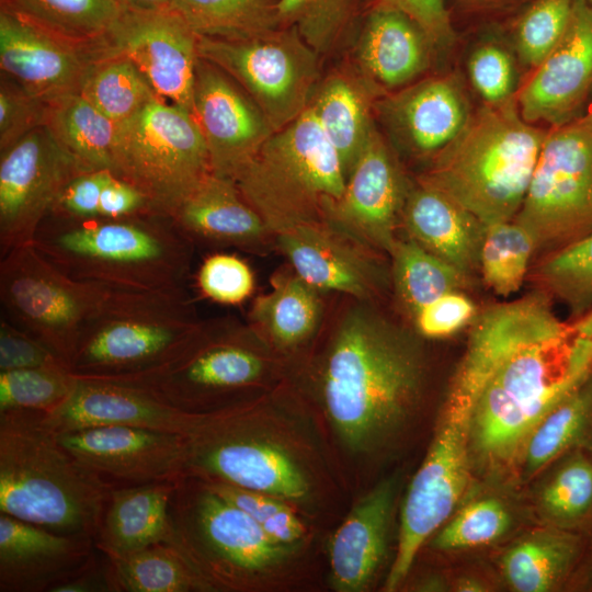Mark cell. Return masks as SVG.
<instances>
[{"label": "cell", "instance_id": "obj_51", "mask_svg": "<svg viewBox=\"0 0 592 592\" xmlns=\"http://www.w3.org/2000/svg\"><path fill=\"white\" fill-rule=\"evenodd\" d=\"M46 109V103L30 95L10 78L1 75L0 151L44 125Z\"/></svg>", "mask_w": 592, "mask_h": 592}, {"label": "cell", "instance_id": "obj_21", "mask_svg": "<svg viewBox=\"0 0 592 592\" xmlns=\"http://www.w3.org/2000/svg\"><path fill=\"white\" fill-rule=\"evenodd\" d=\"M193 115L206 140L212 172L231 180L274 133L240 86L202 58L196 66Z\"/></svg>", "mask_w": 592, "mask_h": 592}, {"label": "cell", "instance_id": "obj_57", "mask_svg": "<svg viewBox=\"0 0 592 592\" xmlns=\"http://www.w3.org/2000/svg\"><path fill=\"white\" fill-rule=\"evenodd\" d=\"M53 592H115L107 556L96 548L84 568Z\"/></svg>", "mask_w": 592, "mask_h": 592}, {"label": "cell", "instance_id": "obj_18", "mask_svg": "<svg viewBox=\"0 0 592 592\" xmlns=\"http://www.w3.org/2000/svg\"><path fill=\"white\" fill-rule=\"evenodd\" d=\"M56 435L81 465L114 487L184 477L185 434L115 425Z\"/></svg>", "mask_w": 592, "mask_h": 592}, {"label": "cell", "instance_id": "obj_59", "mask_svg": "<svg viewBox=\"0 0 592 592\" xmlns=\"http://www.w3.org/2000/svg\"><path fill=\"white\" fill-rule=\"evenodd\" d=\"M457 590H459V591H473V592L483 591L482 584L479 583L476 580H473V579L462 580L460 583L457 585Z\"/></svg>", "mask_w": 592, "mask_h": 592}, {"label": "cell", "instance_id": "obj_46", "mask_svg": "<svg viewBox=\"0 0 592 592\" xmlns=\"http://www.w3.org/2000/svg\"><path fill=\"white\" fill-rule=\"evenodd\" d=\"M574 0H536L520 19L515 46L521 60L536 68L558 45L572 14Z\"/></svg>", "mask_w": 592, "mask_h": 592}, {"label": "cell", "instance_id": "obj_19", "mask_svg": "<svg viewBox=\"0 0 592 592\" xmlns=\"http://www.w3.org/2000/svg\"><path fill=\"white\" fill-rule=\"evenodd\" d=\"M103 54L102 41L86 45L65 39L1 7V72L46 104L79 93L90 66Z\"/></svg>", "mask_w": 592, "mask_h": 592}, {"label": "cell", "instance_id": "obj_36", "mask_svg": "<svg viewBox=\"0 0 592 592\" xmlns=\"http://www.w3.org/2000/svg\"><path fill=\"white\" fill-rule=\"evenodd\" d=\"M170 10L198 37L249 39L278 23L273 0H171Z\"/></svg>", "mask_w": 592, "mask_h": 592}, {"label": "cell", "instance_id": "obj_38", "mask_svg": "<svg viewBox=\"0 0 592 592\" xmlns=\"http://www.w3.org/2000/svg\"><path fill=\"white\" fill-rule=\"evenodd\" d=\"M79 93L116 125L159 98L130 59L106 48L90 66Z\"/></svg>", "mask_w": 592, "mask_h": 592}, {"label": "cell", "instance_id": "obj_16", "mask_svg": "<svg viewBox=\"0 0 592 592\" xmlns=\"http://www.w3.org/2000/svg\"><path fill=\"white\" fill-rule=\"evenodd\" d=\"M409 191L391 150L375 128L343 193L326 205L322 223L360 246L390 253Z\"/></svg>", "mask_w": 592, "mask_h": 592}, {"label": "cell", "instance_id": "obj_61", "mask_svg": "<svg viewBox=\"0 0 592 592\" xmlns=\"http://www.w3.org/2000/svg\"><path fill=\"white\" fill-rule=\"evenodd\" d=\"M592 7V0H585Z\"/></svg>", "mask_w": 592, "mask_h": 592}, {"label": "cell", "instance_id": "obj_44", "mask_svg": "<svg viewBox=\"0 0 592 592\" xmlns=\"http://www.w3.org/2000/svg\"><path fill=\"white\" fill-rule=\"evenodd\" d=\"M76 382L62 365L0 372V412L49 413L67 400Z\"/></svg>", "mask_w": 592, "mask_h": 592}, {"label": "cell", "instance_id": "obj_5", "mask_svg": "<svg viewBox=\"0 0 592 592\" xmlns=\"http://www.w3.org/2000/svg\"><path fill=\"white\" fill-rule=\"evenodd\" d=\"M547 130L527 123L515 100L499 106L485 104L434 156L420 182L446 194L486 228L513 220Z\"/></svg>", "mask_w": 592, "mask_h": 592}, {"label": "cell", "instance_id": "obj_60", "mask_svg": "<svg viewBox=\"0 0 592 592\" xmlns=\"http://www.w3.org/2000/svg\"><path fill=\"white\" fill-rule=\"evenodd\" d=\"M591 101L587 107V110L583 112V114L580 116V118L588 124L590 127H592V91H591Z\"/></svg>", "mask_w": 592, "mask_h": 592}, {"label": "cell", "instance_id": "obj_9", "mask_svg": "<svg viewBox=\"0 0 592 592\" xmlns=\"http://www.w3.org/2000/svg\"><path fill=\"white\" fill-rule=\"evenodd\" d=\"M174 545L204 580L238 583L266 569L285 553L244 510L205 481L178 480L170 505Z\"/></svg>", "mask_w": 592, "mask_h": 592}, {"label": "cell", "instance_id": "obj_22", "mask_svg": "<svg viewBox=\"0 0 592 592\" xmlns=\"http://www.w3.org/2000/svg\"><path fill=\"white\" fill-rule=\"evenodd\" d=\"M206 415L179 411L134 384L77 377L67 400L43 422L55 433L123 425L187 435Z\"/></svg>", "mask_w": 592, "mask_h": 592}, {"label": "cell", "instance_id": "obj_39", "mask_svg": "<svg viewBox=\"0 0 592 592\" xmlns=\"http://www.w3.org/2000/svg\"><path fill=\"white\" fill-rule=\"evenodd\" d=\"M2 7L78 44H95L124 10L115 0H2Z\"/></svg>", "mask_w": 592, "mask_h": 592}, {"label": "cell", "instance_id": "obj_1", "mask_svg": "<svg viewBox=\"0 0 592 592\" xmlns=\"http://www.w3.org/2000/svg\"><path fill=\"white\" fill-rule=\"evenodd\" d=\"M592 375V305L559 319L533 293L475 317L452 385L475 398L470 452L489 464L523 454L542 419Z\"/></svg>", "mask_w": 592, "mask_h": 592}, {"label": "cell", "instance_id": "obj_33", "mask_svg": "<svg viewBox=\"0 0 592 592\" xmlns=\"http://www.w3.org/2000/svg\"><path fill=\"white\" fill-rule=\"evenodd\" d=\"M583 550L584 542L578 534L546 533L510 548L502 558V571L515 591H550L573 572Z\"/></svg>", "mask_w": 592, "mask_h": 592}, {"label": "cell", "instance_id": "obj_49", "mask_svg": "<svg viewBox=\"0 0 592 592\" xmlns=\"http://www.w3.org/2000/svg\"><path fill=\"white\" fill-rule=\"evenodd\" d=\"M205 482L226 500L250 514L276 543L286 546L303 537L301 522L287 505L275 500V497L223 482Z\"/></svg>", "mask_w": 592, "mask_h": 592}, {"label": "cell", "instance_id": "obj_50", "mask_svg": "<svg viewBox=\"0 0 592 592\" xmlns=\"http://www.w3.org/2000/svg\"><path fill=\"white\" fill-rule=\"evenodd\" d=\"M197 280L206 297L227 305L247 299L254 286L249 265L238 257L225 253L207 258L200 269Z\"/></svg>", "mask_w": 592, "mask_h": 592}, {"label": "cell", "instance_id": "obj_23", "mask_svg": "<svg viewBox=\"0 0 592 592\" xmlns=\"http://www.w3.org/2000/svg\"><path fill=\"white\" fill-rule=\"evenodd\" d=\"M95 550L93 537L58 534L0 513V592H53Z\"/></svg>", "mask_w": 592, "mask_h": 592}, {"label": "cell", "instance_id": "obj_24", "mask_svg": "<svg viewBox=\"0 0 592 592\" xmlns=\"http://www.w3.org/2000/svg\"><path fill=\"white\" fill-rule=\"evenodd\" d=\"M375 107L390 132L412 151L437 155L465 128L473 112L453 75L422 79L378 99Z\"/></svg>", "mask_w": 592, "mask_h": 592}, {"label": "cell", "instance_id": "obj_4", "mask_svg": "<svg viewBox=\"0 0 592 592\" xmlns=\"http://www.w3.org/2000/svg\"><path fill=\"white\" fill-rule=\"evenodd\" d=\"M43 412H0V513L95 539L114 486L66 451Z\"/></svg>", "mask_w": 592, "mask_h": 592}, {"label": "cell", "instance_id": "obj_54", "mask_svg": "<svg viewBox=\"0 0 592 592\" xmlns=\"http://www.w3.org/2000/svg\"><path fill=\"white\" fill-rule=\"evenodd\" d=\"M112 173L99 170L77 174L62 189L49 215L73 219L99 216L101 193Z\"/></svg>", "mask_w": 592, "mask_h": 592}, {"label": "cell", "instance_id": "obj_52", "mask_svg": "<svg viewBox=\"0 0 592 592\" xmlns=\"http://www.w3.org/2000/svg\"><path fill=\"white\" fill-rule=\"evenodd\" d=\"M475 317V304L460 291H454L423 306L413 319L422 335L437 339L454 334Z\"/></svg>", "mask_w": 592, "mask_h": 592}, {"label": "cell", "instance_id": "obj_29", "mask_svg": "<svg viewBox=\"0 0 592 592\" xmlns=\"http://www.w3.org/2000/svg\"><path fill=\"white\" fill-rule=\"evenodd\" d=\"M170 217L192 242L253 248L270 234L236 183L213 172Z\"/></svg>", "mask_w": 592, "mask_h": 592}, {"label": "cell", "instance_id": "obj_43", "mask_svg": "<svg viewBox=\"0 0 592 592\" xmlns=\"http://www.w3.org/2000/svg\"><path fill=\"white\" fill-rule=\"evenodd\" d=\"M534 278L544 293L568 306L571 317L583 314L592 305V234L549 252Z\"/></svg>", "mask_w": 592, "mask_h": 592}, {"label": "cell", "instance_id": "obj_41", "mask_svg": "<svg viewBox=\"0 0 592 592\" xmlns=\"http://www.w3.org/2000/svg\"><path fill=\"white\" fill-rule=\"evenodd\" d=\"M536 249L533 237L515 220L488 226L479 258L486 285L503 297L517 293Z\"/></svg>", "mask_w": 592, "mask_h": 592}, {"label": "cell", "instance_id": "obj_56", "mask_svg": "<svg viewBox=\"0 0 592 592\" xmlns=\"http://www.w3.org/2000/svg\"><path fill=\"white\" fill-rule=\"evenodd\" d=\"M151 210L148 200L136 186L111 174L101 193L99 216L117 218Z\"/></svg>", "mask_w": 592, "mask_h": 592}, {"label": "cell", "instance_id": "obj_25", "mask_svg": "<svg viewBox=\"0 0 592 592\" xmlns=\"http://www.w3.org/2000/svg\"><path fill=\"white\" fill-rule=\"evenodd\" d=\"M276 237L295 273L317 291H334L357 298L374 294L378 284L374 262L355 242L325 223L298 226Z\"/></svg>", "mask_w": 592, "mask_h": 592}, {"label": "cell", "instance_id": "obj_34", "mask_svg": "<svg viewBox=\"0 0 592 592\" xmlns=\"http://www.w3.org/2000/svg\"><path fill=\"white\" fill-rule=\"evenodd\" d=\"M320 316L319 291L296 273L277 275L271 289L259 296L250 310L251 325L283 348L307 340Z\"/></svg>", "mask_w": 592, "mask_h": 592}, {"label": "cell", "instance_id": "obj_26", "mask_svg": "<svg viewBox=\"0 0 592 592\" xmlns=\"http://www.w3.org/2000/svg\"><path fill=\"white\" fill-rule=\"evenodd\" d=\"M434 47L406 13L374 5L357 44V67L382 90L403 88L429 68Z\"/></svg>", "mask_w": 592, "mask_h": 592}, {"label": "cell", "instance_id": "obj_53", "mask_svg": "<svg viewBox=\"0 0 592 592\" xmlns=\"http://www.w3.org/2000/svg\"><path fill=\"white\" fill-rule=\"evenodd\" d=\"M55 365L68 367L41 340L1 317L0 372Z\"/></svg>", "mask_w": 592, "mask_h": 592}, {"label": "cell", "instance_id": "obj_42", "mask_svg": "<svg viewBox=\"0 0 592 592\" xmlns=\"http://www.w3.org/2000/svg\"><path fill=\"white\" fill-rule=\"evenodd\" d=\"M565 456L544 486L540 502L556 523L580 527L592 520V447L580 446Z\"/></svg>", "mask_w": 592, "mask_h": 592}, {"label": "cell", "instance_id": "obj_13", "mask_svg": "<svg viewBox=\"0 0 592 592\" xmlns=\"http://www.w3.org/2000/svg\"><path fill=\"white\" fill-rule=\"evenodd\" d=\"M197 53L240 86L274 132L306 111L317 87L319 54L293 27L242 41L198 37Z\"/></svg>", "mask_w": 592, "mask_h": 592}, {"label": "cell", "instance_id": "obj_12", "mask_svg": "<svg viewBox=\"0 0 592 592\" xmlns=\"http://www.w3.org/2000/svg\"><path fill=\"white\" fill-rule=\"evenodd\" d=\"M111 288L68 276L32 243L0 257L1 317L41 340L68 368L83 323Z\"/></svg>", "mask_w": 592, "mask_h": 592}, {"label": "cell", "instance_id": "obj_2", "mask_svg": "<svg viewBox=\"0 0 592 592\" xmlns=\"http://www.w3.org/2000/svg\"><path fill=\"white\" fill-rule=\"evenodd\" d=\"M422 364L411 339L355 308L334 334L322 382L327 412L345 444L366 451L391 434L418 399Z\"/></svg>", "mask_w": 592, "mask_h": 592}, {"label": "cell", "instance_id": "obj_11", "mask_svg": "<svg viewBox=\"0 0 592 592\" xmlns=\"http://www.w3.org/2000/svg\"><path fill=\"white\" fill-rule=\"evenodd\" d=\"M513 220L550 252L592 234V127L580 117L547 130Z\"/></svg>", "mask_w": 592, "mask_h": 592}, {"label": "cell", "instance_id": "obj_48", "mask_svg": "<svg viewBox=\"0 0 592 592\" xmlns=\"http://www.w3.org/2000/svg\"><path fill=\"white\" fill-rule=\"evenodd\" d=\"M468 76L485 104L499 106L516 96V70L512 55L496 42H485L470 54Z\"/></svg>", "mask_w": 592, "mask_h": 592}, {"label": "cell", "instance_id": "obj_14", "mask_svg": "<svg viewBox=\"0 0 592 592\" xmlns=\"http://www.w3.org/2000/svg\"><path fill=\"white\" fill-rule=\"evenodd\" d=\"M474 407L471 399L448 392L435 436L403 502L387 591L406 579L421 546L452 514L468 486Z\"/></svg>", "mask_w": 592, "mask_h": 592}, {"label": "cell", "instance_id": "obj_8", "mask_svg": "<svg viewBox=\"0 0 592 592\" xmlns=\"http://www.w3.org/2000/svg\"><path fill=\"white\" fill-rule=\"evenodd\" d=\"M210 172L190 111L157 98L117 125L114 174L136 186L153 212L171 216Z\"/></svg>", "mask_w": 592, "mask_h": 592}, {"label": "cell", "instance_id": "obj_10", "mask_svg": "<svg viewBox=\"0 0 592 592\" xmlns=\"http://www.w3.org/2000/svg\"><path fill=\"white\" fill-rule=\"evenodd\" d=\"M263 357L252 333L232 319L200 322L179 351L155 371L124 383L140 386L189 414L243 391L261 379Z\"/></svg>", "mask_w": 592, "mask_h": 592}, {"label": "cell", "instance_id": "obj_15", "mask_svg": "<svg viewBox=\"0 0 592 592\" xmlns=\"http://www.w3.org/2000/svg\"><path fill=\"white\" fill-rule=\"evenodd\" d=\"M0 257L32 243L66 184L84 172L42 125L0 151Z\"/></svg>", "mask_w": 592, "mask_h": 592}, {"label": "cell", "instance_id": "obj_58", "mask_svg": "<svg viewBox=\"0 0 592 592\" xmlns=\"http://www.w3.org/2000/svg\"><path fill=\"white\" fill-rule=\"evenodd\" d=\"M124 11L159 12L170 10L171 0H115Z\"/></svg>", "mask_w": 592, "mask_h": 592}, {"label": "cell", "instance_id": "obj_30", "mask_svg": "<svg viewBox=\"0 0 592 592\" xmlns=\"http://www.w3.org/2000/svg\"><path fill=\"white\" fill-rule=\"evenodd\" d=\"M382 90L361 71L340 70L317 84L308 107L337 151L346 179L375 129Z\"/></svg>", "mask_w": 592, "mask_h": 592}, {"label": "cell", "instance_id": "obj_31", "mask_svg": "<svg viewBox=\"0 0 592 592\" xmlns=\"http://www.w3.org/2000/svg\"><path fill=\"white\" fill-rule=\"evenodd\" d=\"M394 492V482H382L357 502L333 534L330 565L339 591L363 590L382 562Z\"/></svg>", "mask_w": 592, "mask_h": 592}, {"label": "cell", "instance_id": "obj_55", "mask_svg": "<svg viewBox=\"0 0 592 592\" xmlns=\"http://www.w3.org/2000/svg\"><path fill=\"white\" fill-rule=\"evenodd\" d=\"M375 5H385L406 13L421 26L435 47H445L454 41V31L444 0H376Z\"/></svg>", "mask_w": 592, "mask_h": 592}, {"label": "cell", "instance_id": "obj_37", "mask_svg": "<svg viewBox=\"0 0 592 592\" xmlns=\"http://www.w3.org/2000/svg\"><path fill=\"white\" fill-rule=\"evenodd\" d=\"M107 558L115 592H186L206 587L183 554L169 543Z\"/></svg>", "mask_w": 592, "mask_h": 592}, {"label": "cell", "instance_id": "obj_40", "mask_svg": "<svg viewBox=\"0 0 592 592\" xmlns=\"http://www.w3.org/2000/svg\"><path fill=\"white\" fill-rule=\"evenodd\" d=\"M390 254L396 291L412 317L423 306L466 285L467 276L410 237L397 239Z\"/></svg>", "mask_w": 592, "mask_h": 592}, {"label": "cell", "instance_id": "obj_35", "mask_svg": "<svg viewBox=\"0 0 592 592\" xmlns=\"http://www.w3.org/2000/svg\"><path fill=\"white\" fill-rule=\"evenodd\" d=\"M591 440L592 375L533 430L523 451L525 473L533 475L573 448L592 447Z\"/></svg>", "mask_w": 592, "mask_h": 592}, {"label": "cell", "instance_id": "obj_7", "mask_svg": "<svg viewBox=\"0 0 592 592\" xmlns=\"http://www.w3.org/2000/svg\"><path fill=\"white\" fill-rule=\"evenodd\" d=\"M232 181L270 234L322 223L344 191L341 160L309 107L274 132Z\"/></svg>", "mask_w": 592, "mask_h": 592}, {"label": "cell", "instance_id": "obj_17", "mask_svg": "<svg viewBox=\"0 0 592 592\" xmlns=\"http://www.w3.org/2000/svg\"><path fill=\"white\" fill-rule=\"evenodd\" d=\"M130 59L156 94L193 113L198 36L173 11H124L103 38Z\"/></svg>", "mask_w": 592, "mask_h": 592}, {"label": "cell", "instance_id": "obj_47", "mask_svg": "<svg viewBox=\"0 0 592 592\" xmlns=\"http://www.w3.org/2000/svg\"><path fill=\"white\" fill-rule=\"evenodd\" d=\"M510 525V513L501 501L480 499L460 510L439 532L433 546L441 550L482 546L501 537Z\"/></svg>", "mask_w": 592, "mask_h": 592}, {"label": "cell", "instance_id": "obj_45", "mask_svg": "<svg viewBox=\"0 0 592 592\" xmlns=\"http://www.w3.org/2000/svg\"><path fill=\"white\" fill-rule=\"evenodd\" d=\"M352 8L353 0H277L276 15L320 55L337 43Z\"/></svg>", "mask_w": 592, "mask_h": 592}, {"label": "cell", "instance_id": "obj_20", "mask_svg": "<svg viewBox=\"0 0 592 592\" xmlns=\"http://www.w3.org/2000/svg\"><path fill=\"white\" fill-rule=\"evenodd\" d=\"M592 91V7L574 0L565 35L516 92L521 116L557 127L582 115Z\"/></svg>", "mask_w": 592, "mask_h": 592}, {"label": "cell", "instance_id": "obj_3", "mask_svg": "<svg viewBox=\"0 0 592 592\" xmlns=\"http://www.w3.org/2000/svg\"><path fill=\"white\" fill-rule=\"evenodd\" d=\"M192 241L166 214L73 219L48 215L32 244L68 276L123 289L183 287Z\"/></svg>", "mask_w": 592, "mask_h": 592}, {"label": "cell", "instance_id": "obj_32", "mask_svg": "<svg viewBox=\"0 0 592 592\" xmlns=\"http://www.w3.org/2000/svg\"><path fill=\"white\" fill-rule=\"evenodd\" d=\"M44 125L82 171L114 173L117 125L80 93L48 103Z\"/></svg>", "mask_w": 592, "mask_h": 592}, {"label": "cell", "instance_id": "obj_27", "mask_svg": "<svg viewBox=\"0 0 592 592\" xmlns=\"http://www.w3.org/2000/svg\"><path fill=\"white\" fill-rule=\"evenodd\" d=\"M401 221L410 238L465 276L479 267L486 227L441 191L419 182L409 191Z\"/></svg>", "mask_w": 592, "mask_h": 592}, {"label": "cell", "instance_id": "obj_28", "mask_svg": "<svg viewBox=\"0 0 592 592\" xmlns=\"http://www.w3.org/2000/svg\"><path fill=\"white\" fill-rule=\"evenodd\" d=\"M177 485L178 480H168L114 487L94 539L96 548L106 556H121L171 544L170 505Z\"/></svg>", "mask_w": 592, "mask_h": 592}, {"label": "cell", "instance_id": "obj_6", "mask_svg": "<svg viewBox=\"0 0 592 592\" xmlns=\"http://www.w3.org/2000/svg\"><path fill=\"white\" fill-rule=\"evenodd\" d=\"M198 323L184 287L111 288L83 323L69 371L84 378L134 379L169 361Z\"/></svg>", "mask_w": 592, "mask_h": 592}]
</instances>
